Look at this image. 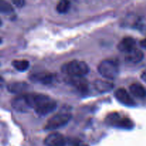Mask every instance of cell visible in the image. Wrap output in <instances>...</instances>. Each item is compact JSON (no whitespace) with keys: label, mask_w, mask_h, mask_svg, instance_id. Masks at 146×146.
<instances>
[{"label":"cell","mask_w":146,"mask_h":146,"mask_svg":"<svg viewBox=\"0 0 146 146\" xmlns=\"http://www.w3.org/2000/svg\"><path fill=\"white\" fill-rule=\"evenodd\" d=\"M28 88V84L23 81H15L7 85V90L11 94H22Z\"/></svg>","instance_id":"13"},{"label":"cell","mask_w":146,"mask_h":146,"mask_svg":"<svg viewBox=\"0 0 146 146\" xmlns=\"http://www.w3.org/2000/svg\"><path fill=\"white\" fill-rule=\"evenodd\" d=\"M98 71L104 78L113 80L118 76L119 68L115 61L111 59H106L100 63L98 66Z\"/></svg>","instance_id":"3"},{"label":"cell","mask_w":146,"mask_h":146,"mask_svg":"<svg viewBox=\"0 0 146 146\" xmlns=\"http://www.w3.org/2000/svg\"><path fill=\"white\" fill-rule=\"evenodd\" d=\"M81 143L78 140L74 138H66L63 146H78Z\"/></svg>","instance_id":"19"},{"label":"cell","mask_w":146,"mask_h":146,"mask_svg":"<svg viewBox=\"0 0 146 146\" xmlns=\"http://www.w3.org/2000/svg\"><path fill=\"white\" fill-rule=\"evenodd\" d=\"M67 81L79 91L86 92L88 91L89 84L84 76H68Z\"/></svg>","instance_id":"9"},{"label":"cell","mask_w":146,"mask_h":146,"mask_svg":"<svg viewBox=\"0 0 146 146\" xmlns=\"http://www.w3.org/2000/svg\"><path fill=\"white\" fill-rule=\"evenodd\" d=\"M0 12L4 14H11L14 13V8L7 0H0Z\"/></svg>","instance_id":"17"},{"label":"cell","mask_w":146,"mask_h":146,"mask_svg":"<svg viewBox=\"0 0 146 146\" xmlns=\"http://www.w3.org/2000/svg\"><path fill=\"white\" fill-rule=\"evenodd\" d=\"M66 138L59 133H52L44 140V144L46 146H63Z\"/></svg>","instance_id":"10"},{"label":"cell","mask_w":146,"mask_h":146,"mask_svg":"<svg viewBox=\"0 0 146 146\" xmlns=\"http://www.w3.org/2000/svg\"><path fill=\"white\" fill-rule=\"evenodd\" d=\"M12 66L17 71L23 72L29 68V62L27 60H14L12 61Z\"/></svg>","instance_id":"16"},{"label":"cell","mask_w":146,"mask_h":146,"mask_svg":"<svg viewBox=\"0 0 146 146\" xmlns=\"http://www.w3.org/2000/svg\"><path fill=\"white\" fill-rule=\"evenodd\" d=\"M140 45H141V46L142 48L146 49V38H144V39H142L140 41Z\"/></svg>","instance_id":"21"},{"label":"cell","mask_w":146,"mask_h":146,"mask_svg":"<svg viewBox=\"0 0 146 146\" xmlns=\"http://www.w3.org/2000/svg\"><path fill=\"white\" fill-rule=\"evenodd\" d=\"M71 7L69 0H61L56 5V11L60 14H66Z\"/></svg>","instance_id":"18"},{"label":"cell","mask_w":146,"mask_h":146,"mask_svg":"<svg viewBox=\"0 0 146 146\" xmlns=\"http://www.w3.org/2000/svg\"><path fill=\"white\" fill-rule=\"evenodd\" d=\"M30 80L35 83H39L43 85L53 84L56 80V76L51 73L37 72L31 74Z\"/></svg>","instance_id":"6"},{"label":"cell","mask_w":146,"mask_h":146,"mask_svg":"<svg viewBox=\"0 0 146 146\" xmlns=\"http://www.w3.org/2000/svg\"><path fill=\"white\" fill-rule=\"evenodd\" d=\"M108 124L122 129H131L133 127V123L129 118L121 117L118 113H111L106 118Z\"/></svg>","instance_id":"5"},{"label":"cell","mask_w":146,"mask_h":146,"mask_svg":"<svg viewBox=\"0 0 146 146\" xmlns=\"http://www.w3.org/2000/svg\"><path fill=\"white\" fill-rule=\"evenodd\" d=\"M115 97L120 103L123 105L130 107L135 106L134 100L125 88H120L117 89L115 92Z\"/></svg>","instance_id":"7"},{"label":"cell","mask_w":146,"mask_h":146,"mask_svg":"<svg viewBox=\"0 0 146 146\" xmlns=\"http://www.w3.org/2000/svg\"><path fill=\"white\" fill-rule=\"evenodd\" d=\"M78 146H88V145H84V144H80Z\"/></svg>","instance_id":"24"},{"label":"cell","mask_w":146,"mask_h":146,"mask_svg":"<svg viewBox=\"0 0 146 146\" xmlns=\"http://www.w3.org/2000/svg\"><path fill=\"white\" fill-rule=\"evenodd\" d=\"M25 97L30 108L38 115H46L56 108V102L44 94H25Z\"/></svg>","instance_id":"1"},{"label":"cell","mask_w":146,"mask_h":146,"mask_svg":"<svg viewBox=\"0 0 146 146\" xmlns=\"http://www.w3.org/2000/svg\"><path fill=\"white\" fill-rule=\"evenodd\" d=\"M62 70L68 76H84L89 71V67L84 61L74 60L64 64Z\"/></svg>","instance_id":"2"},{"label":"cell","mask_w":146,"mask_h":146,"mask_svg":"<svg viewBox=\"0 0 146 146\" xmlns=\"http://www.w3.org/2000/svg\"><path fill=\"white\" fill-rule=\"evenodd\" d=\"M1 38H0V44H1Z\"/></svg>","instance_id":"25"},{"label":"cell","mask_w":146,"mask_h":146,"mask_svg":"<svg viewBox=\"0 0 146 146\" xmlns=\"http://www.w3.org/2000/svg\"><path fill=\"white\" fill-rule=\"evenodd\" d=\"M72 115L70 113H58L51 117L46 123L45 128L47 131L58 129L66 125L71 121Z\"/></svg>","instance_id":"4"},{"label":"cell","mask_w":146,"mask_h":146,"mask_svg":"<svg viewBox=\"0 0 146 146\" xmlns=\"http://www.w3.org/2000/svg\"><path fill=\"white\" fill-rule=\"evenodd\" d=\"M11 106L14 110L20 113H26L31 108L27 102L25 94L15 97L11 101Z\"/></svg>","instance_id":"8"},{"label":"cell","mask_w":146,"mask_h":146,"mask_svg":"<svg viewBox=\"0 0 146 146\" xmlns=\"http://www.w3.org/2000/svg\"><path fill=\"white\" fill-rule=\"evenodd\" d=\"M130 91L136 98H144L146 97V88L139 83H135L131 85Z\"/></svg>","instance_id":"15"},{"label":"cell","mask_w":146,"mask_h":146,"mask_svg":"<svg viewBox=\"0 0 146 146\" xmlns=\"http://www.w3.org/2000/svg\"><path fill=\"white\" fill-rule=\"evenodd\" d=\"M135 44L136 42L133 38L127 36L120 41L118 44V48L121 52H125L127 54L135 48Z\"/></svg>","instance_id":"11"},{"label":"cell","mask_w":146,"mask_h":146,"mask_svg":"<svg viewBox=\"0 0 146 146\" xmlns=\"http://www.w3.org/2000/svg\"><path fill=\"white\" fill-rule=\"evenodd\" d=\"M94 87L100 93H106L111 91L114 88L113 83L106 80H96L94 81Z\"/></svg>","instance_id":"14"},{"label":"cell","mask_w":146,"mask_h":146,"mask_svg":"<svg viewBox=\"0 0 146 146\" xmlns=\"http://www.w3.org/2000/svg\"><path fill=\"white\" fill-rule=\"evenodd\" d=\"M11 1L18 8H21L25 5V0H11Z\"/></svg>","instance_id":"20"},{"label":"cell","mask_w":146,"mask_h":146,"mask_svg":"<svg viewBox=\"0 0 146 146\" xmlns=\"http://www.w3.org/2000/svg\"><path fill=\"white\" fill-rule=\"evenodd\" d=\"M4 85H5V81H4V78L0 76V88H2Z\"/></svg>","instance_id":"22"},{"label":"cell","mask_w":146,"mask_h":146,"mask_svg":"<svg viewBox=\"0 0 146 146\" xmlns=\"http://www.w3.org/2000/svg\"><path fill=\"white\" fill-rule=\"evenodd\" d=\"M143 52L136 48L127 53L126 56H125V60L128 62L133 63V64H138V63L141 62L143 59Z\"/></svg>","instance_id":"12"},{"label":"cell","mask_w":146,"mask_h":146,"mask_svg":"<svg viewBox=\"0 0 146 146\" xmlns=\"http://www.w3.org/2000/svg\"><path fill=\"white\" fill-rule=\"evenodd\" d=\"M141 78H142V80L144 82L146 83V70H145V71L142 73V74H141Z\"/></svg>","instance_id":"23"}]
</instances>
